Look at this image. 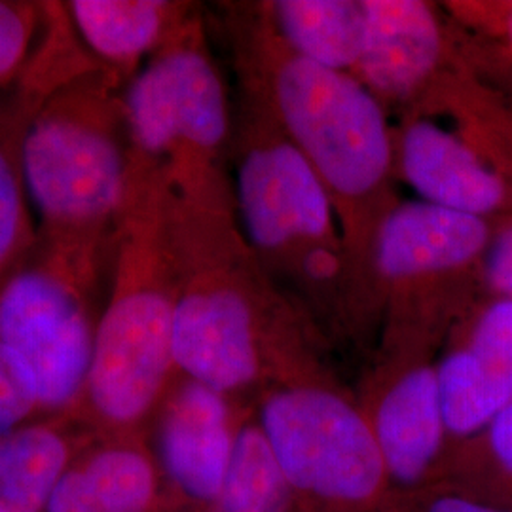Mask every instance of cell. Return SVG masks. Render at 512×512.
I'll list each match as a JSON object with an SVG mask.
<instances>
[{
    "label": "cell",
    "instance_id": "cell-21",
    "mask_svg": "<svg viewBox=\"0 0 512 512\" xmlns=\"http://www.w3.org/2000/svg\"><path fill=\"white\" fill-rule=\"evenodd\" d=\"M440 478L473 494H486L511 482L512 403L507 404L476 439L454 446L448 452Z\"/></svg>",
    "mask_w": 512,
    "mask_h": 512
},
{
    "label": "cell",
    "instance_id": "cell-19",
    "mask_svg": "<svg viewBox=\"0 0 512 512\" xmlns=\"http://www.w3.org/2000/svg\"><path fill=\"white\" fill-rule=\"evenodd\" d=\"M209 512H298L258 423H241L234 456Z\"/></svg>",
    "mask_w": 512,
    "mask_h": 512
},
{
    "label": "cell",
    "instance_id": "cell-20",
    "mask_svg": "<svg viewBox=\"0 0 512 512\" xmlns=\"http://www.w3.org/2000/svg\"><path fill=\"white\" fill-rule=\"evenodd\" d=\"M38 101L14 112L0 109V279L35 247L38 239L19 162L21 135Z\"/></svg>",
    "mask_w": 512,
    "mask_h": 512
},
{
    "label": "cell",
    "instance_id": "cell-11",
    "mask_svg": "<svg viewBox=\"0 0 512 512\" xmlns=\"http://www.w3.org/2000/svg\"><path fill=\"white\" fill-rule=\"evenodd\" d=\"M164 478L147 444L93 437L59 480L44 512H160Z\"/></svg>",
    "mask_w": 512,
    "mask_h": 512
},
{
    "label": "cell",
    "instance_id": "cell-25",
    "mask_svg": "<svg viewBox=\"0 0 512 512\" xmlns=\"http://www.w3.org/2000/svg\"><path fill=\"white\" fill-rule=\"evenodd\" d=\"M480 357L512 372V300L499 298L478 315L465 344Z\"/></svg>",
    "mask_w": 512,
    "mask_h": 512
},
{
    "label": "cell",
    "instance_id": "cell-3",
    "mask_svg": "<svg viewBox=\"0 0 512 512\" xmlns=\"http://www.w3.org/2000/svg\"><path fill=\"white\" fill-rule=\"evenodd\" d=\"M99 264L37 239L0 279V346L27 370L40 418L73 416L82 403L101 317Z\"/></svg>",
    "mask_w": 512,
    "mask_h": 512
},
{
    "label": "cell",
    "instance_id": "cell-27",
    "mask_svg": "<svg viewBox=\"0 0 512 512\" xmlns=\"http://www.w3.org/2000/svg\"><path fill=\"white\" fill-rule=\"evenodd\" d=\"M476 495H480V497H484V499H490V501L499 503V505H503V507H511L512 509V480L511 482H505V484L497 486V488L486 492V494Z\"/></svg>",
    "mask_w": 512,
    "mask_h": 512
},
{
    "label": "cell",
    "instance_id": "cell-1",
    "mask_svg": "<svg viewBox=\"0 0 512 512\" xmlns=\"http://www.w3.org/2000/svg\"><path fill=\"white\" fill-rule=\"evenodd\" d=\"M124 135L122 99L112 97L107 74H71L40 97L19 145L27 200L42 226L38 239L101 262L131 184Z\"/></svg>",
    "mask_w": 512,
    "mask_h": 512
},
{
    "label": "cell",
    "instance_id": "cell-24",
    "mask_svg": "<svg viewBox=\"0 0 512 512\" xmlns=\"http://www.w3.org/2000/svg\"><path fill=\"white\" fill-rule=\"evenodd\" d=\"M37 418L35 385L18 359L0 346V440Z\"/></svg>",
    "mask_w": 512,
    "mask_h": 512
},
{
    "label": "cell",
    "instance_id": "cell-2",
    "mask_svg": "<svg viewBox=\"0 0 512 512\" xmlns=\"http://www.w3.org/2000/svg\"><path fill=\"white\" fill-rule=\"evenodd\" d=\"M116 266L101 311L92 366L74 412L95 437H133L171 389L177 296L154 272L143 226L128 203L116 226Z\"/></svg>",
    "mask_w": 512,
    "mask_h": 512
},
{
    "label": "cell",
    "instance_id": "cell-17",
    "mask_svg": "<svg viewBox=\"0 0 512 512\" xmlns=\"http://www.w3.org/2000/svg\"><path fill=\"white\" fill-rule=\"evenodd\" d=\"M437 378L450 450L476 439L512 403V372L467 346L446 353Z\"/></svg>",
    "mask_w": 512,
    "mask_h": 512
},
{
    "label": "cell",
    "instance_id": "cell-10",
    "mask_svg": "<svg viewBox=\"0 0 512 512\" xmlns=\"http://www.w3.org/2000/svg\"><path fill=\"white\" fill-rule=\"evenodd\" d=\"M380 446L393 490L439 480L450 452L437 366H406L365 414Z\"/></svg>",
    "mask_w": 512,
    "mask_h": 512
},
{
    "label": "cell",
    "instance_id": "cell-4",
    "mask_svg": "<svg viewBox=\"0 0 512 512\" xmlns=\"http://www.w3.org/2000/svg\"><path fill=\"white\" fill-rule=\"evenodd\" d=\"M258 427L298 512H382L393 492L365 412L330 387L291 384L260 404Z\"/></svg>",
    "mask_w": 512,
    "mask_h": 512
},
{
    "label": "cell",
    "instance_id": "cell-15",
    "mask_svg": "<svg viewBox=\"0 0 512 512\" xmlns=\"http://www.w3.org/2000/svg\"><path fill=\"white\" fill-rule=\"evenodd\" d=\"M73 416L37 418L0 440V512H44L59 480L93 439Z\"/></svg>",
    "mask_w": 512,
    "mask_h": 512
},
{
    "label": "cell",
    "instance_id": "cell-13",
    "mask_svg": "<svg viewBox=\"0 0 512 512\" xmlns=\"http://www.w3.org/2000/svg\"><path fill=\"white\" fill-rule=\"evenodd\" d=\"M366 33L357 69L372 92L403 97L431 74L442 50L439 21L418 0H365Z\"/></svg>",
    "mask_w": 512,
    "mask_h": 512
},
{
    "label": "cell",
    "instance_id": "cell-12",
    "mask_svg": "<svg viewBox=\"0 0 512 512\" xmlns=\"http://www.w3.org/2000/svg\"><path fill=\"white\" fill-rule=\"evenodd\" d=\"M490 241L484 217L435 203H404L378 232L376 262L393 279L439 274L473 262Z\"/></svg>",
    "mask_w": 512,
    "mask_h": 512
},
{
    "label": "cell",
    "instance_id": "cell-6",
    "mask_svg": "<svg viewBox=\"0 0 512 512\" xmlns=\"http://www.w3.org/2000/svg\"><path fill=\"white\" fill-rule=\"evenodd\" d=\"M131 147L147 156L213 150L228 131L222 80L207 55L173 48L137 74L122 99Z\"/></svg>",
    "mask_w": 512,
    "mask_h": 512
},
{
    "label": "cell",
    "instance_id": "cell-7",
    "mask_svg": "<svg viewBox=\"0 0 512 512\" xmlns=\"http://www.w3.org/2000/svg\"><path fill=\"white\" fill-rule=\"evenodd\" d=\"M156 421L152 452L167 495L181 505L211 511L234 456L241 423L228 397L183 378L171 385Z\"/></svg>",
    "mask_w": 512,
    "mask_h": 512
},
{
    "label": "cell",
    "instance_id": "cell-28",
    "mask_svg": "<svg viewBox=\"0 0 512 512\" xmlns=\"http://www.w3.org/2000/svg\"><path fill=\"white\" fill-rule=\"evenodd\" d=\"M507 37H509V42H511L512 46V10L511 14H509V19H507Z\"/></svg>",
    "mask_w": 512,
    "mask_h": 512
},
{
    "label": "cell",
    "instance_id": "cell-16",
    "mask_svg": "<svg viewBox=\"0 0 512 512\" xmlns=\"http://www.w3.org/2000/svg\"><path fill=\"white\" fill-rule=\"evenodd\" d=\"M274 12L296 57L344 73L357 67L365 44V0H279Z\"/></svg>",
    "mask_w": 512,
    "mask_h": 512
},
{
    "label": "cell",
    "instance_id": "cell-26",
    "mask_svg": "<svg viewBox=\"0 0 512 512\" xmlns=\"http://www.w3.org/2000/svg\"><path fill=\"white\" fill-rule=\"evenodd\" d=\"M486 281L501 298L512 300V224L501 230L488 245Z\"/></svg>",
    "mask_w": 512,
    "mask_h": 512
},
{
    "label": "cell",
    "instance_id": "cell-8",
    "mask_svg": "<svg viewBox=\"0 0 512 512\" xmlns=\"http://www.w3.org/2000/svg\"><path fill=\"white\" fill-rule=\"evenodd\" d=\"M177 372L230 397L256 384L264 355L249 302L220 283H196L177 296L173 313Z\"/></svg>",
    "mask_w": 512,
    "mask_h": 512
},
{
    "label": "cell",
    "instance_id": "cell-9",
    "mask_svg": "<svg viewBox=\"0 0 512 512\" xmlns=\"http://www.w3.org/2000/svg\"><path fill=\"white\" fill-rule=\"evenodd\" d=\"M236 194L245 234L260 249L323 238L330 230L327 184L294 145L251 150L239 164Z\"/></svg>",
    "mask_w": 512,
    "mask_h": 512
},
{
    "label": "cell",
    "instance_id": "cell-22",
    "mask_svg": "<svg viewBox=\"0 0 512 512\" xmlns=\"http://www.w3.org/2000/svg\"><path fill=\"white\" fill-rule=\"evenodd\" d=\"M382 512H512V509L440 478L414 490H393Z\"/></svg>",
    "mask_w": 512,
    "mask_h": 512
},
{
    "label": "cell",
    "instance_id": "cell-18",
    "mask_svg": "<svg viewBox=\"0 0 512 512\" xmlns=\"http://www.w3.org/2000/svg\"><path fill=\"white\" fill-rule=\"evenodd\" d=\"M76 33L105 65L126 67L148 54L164 35L169 6L156 0H74Z\"/></svg>",
    "mask_w": 512,
    "mask_h": 512
},
{
    "label": "cell",
    "instance_id": "cell-5",
    "mask_svg": "<svg viewBox=\"0 0 512 512\" xmlns=\"http://www.w3.org/2000/svg\"><path fill=\"white\" fill-rule=\"evenodd\" d=\"M279 112L321 179L344 196H363L391 164L384 110L372 90L344 71L291 57L275 82Z\"/></svg>",
    "mask_w": 512,
    "mask_h": 512
},
{
    "label": "cell",
    "instance_id": "cell-14",
    "mask_svg": "<svg viewBox=\"0 0 512 512\" xmlns=\"http://www.w3.org/2000/svg\"><path fill=\"white\" fill-rule=\"evenodd\" d=\"M401 162L406 181L423 202L486 219L507 198V186L494 169L454 133L431 122L404 131Z\"/></svg>",
    "mask_w": 512,
    "mask_h": 512
},
{
    "label": "cell",
    "instance_id": "cell-23",
    "mask_svg": "<svg viewBox=\"0 0 512 512\" xmlns=\"http://www.w3.org/2000/svg\"><path fill=\"white\" fill-rule=\"evenodd\" d=\"M38 25L33 4L0 0V88L12 82L29 61Z\"/></svg>",
    "mask_w": 512,
    "mask_h": 512
}]
</instances>
